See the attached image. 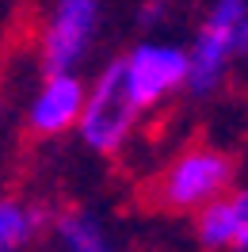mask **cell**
Wrapping results in <instances>:
<instances>
[{
    "instance_id": "cell-8",
    "label": "cell",
    "mask_w": 248,
    "mask_h": 252,
    "mask_svg": "<svg viewBox=\"0 0 248 252\" xmlns=\"http://www.w3.org/2000/svg\"><path fill=\"white\" fill-rule=\"evenodd\" d=\"M54 252H111L107 221L92 206H62L46 221Z\"/></svg>"
},
{
    "instance_id": "cell-10",
    "label": "cell",
    "mask_w": 248,
    "mask_h": 252,
    "mask_svg": "<svg viewBox=\"0 0 248 252\" xmlns=\"http://www.w3.org/2000/svg\"><path fill=\"white\" fill-rule=\"evenodd\" d=\"M237 58H248V12L241 19V27H237Z\"/></svg>"
},
{
    "instance_id": "cell-3",
    "label": "cell",
    "mask_w": 248,
    "mask_h": 252,
    "mask_svg": "<svg viewBox=\"0 0 248 252\" xmlns=\"http://www.w3.org/2000/svg\"><path fill=\"white\" fill-rule=\"evenodd\" d=\"M141 123H145V119H141L138 111H134V103L126 99L115 62H107L95 73V80L84 84V107H80L77 138L84 142L88 153L115 160L130 149V142L138 138Z\"/></svg>"
},
{
    "instance_id": "cell-5",
    "label": "cell",
    "mask_w": 248,
    "mask_h": 252,
    "mask_svg": "<svg viewBox=\"0 0 248 252\" xmlns=\"http://www.w3.org/2000/svg\"><path fill=\"white\" fill-rule=\"evenodd\" d=\"M103 23V0H50L38 27V62L46 73H77Z\"/></svg>"
},
{
    "instance_id": "cell-2",
    "label": "cell",
    "mask_w": 248,
    "mask_h": 252,
    "mask_svg": "<svg viewBox=\"0 0 248 252\" xmlns=\"http://www.w3.org/2000/svg\"><path fill=\"white\" fill-rule=\"evenodd\" d=\"M126 99L141 119H153L187 92V50L180 42L145 38L115 58Z\"/></svg>"
},
{
    "instance_id": "cell-11",
    "label": "cell",
    "mask_w": 248,
    "mask_h": 252,
    "mask_svg": "<svg viewBox=\"0 0 248 252\" xmlns=\"http://www.w3.org/2000/svg\"><path fill=\"white\" fill-rule=\"evenodd\" d=\"M0 107H4V95H0Z\"/></svg>"
},
{
    "instance_id": "cell-6",
    "label": "cell",
    "mask_w": 248,
    "mask_h": 252,
    "mask_svg": "<svg viewBox=\"0 0 248 252\" xmlns=\"http://www.w3.org/2000/svg\"><path fill=\"white\" fill-rule=\"evenodd\" d=\"M84 84L80 73H46L27 95L23 126L34 142H58L65 134H77L80 107H84Z\"/></svg>"
},
{
    "instance_id": "cell-7",
    "label": "cell",
    "mask_w": 248,
    "mask_h": 252,
    "mask_svg": "<svg viewBox=\"0 0 248 252\" xmlns=\"http://www.w3.org/2000/svg\"><path fill=\"white\" fill-rule=\"evenodd\" d=\"M195 237L206 252H248V188H229L195 214Z\"/></svg>"
},
{
    "instance_id": "cell-12",
    "label": "cell",
    "mask_w": 248,
    "mask_h": 252,
    "mask_svg": "<svg viewBox=\"0 0 248 252\" xmlns=\"http://www.w3.org/2000/svg\"><path fill=\"white\" fill-rule=\"evenodd\" d=\"M111 252H115V249H111Z\"/></svg>"
},
{
    "instance_id": "cell-1",
    "label": "cell",
    "mask_w": 248,
    "mask_h": 252,
    "mask_svg": "<svg viewBox=\"0 0 248 252\" xmlns=\"http://www.w3.org/2000/svg\"><path fill=\"white\" fill-rule=\"evenodd\" d=\"M237 188V160L210 142H191L176 149L153 176V203L168 214H199L202 206Z\"/></svg>"
},
{
    "instance_id": "cell-9",
    "label": "cell",
    "mask_w": 248,
    "mask_h": 252,
    "mask_svg": "<svg viewBox=\"0 0 248 252\" xmlns=\"http://www.w3.org/2000/svg\"><path fill=\"white\" fill-rule=\"evenodd\" d=\"M50 210L27 195H0V252H31L46 237Z\"/></svg>"
},
{
    "instance_id": "cell-4",
    "label": "cell",
    "mask_w": 248,
    "mask_h": 252,
    "mask_svg": "<svg viewBox=\"0 0 248 252\" xmlns=\"http://www.w3.org/2000/svg\"><path fill=\"white\" fill-rule=\"evenodd\" d=\"M248 12V0H210V8L202 12L195 38L187 50V92L195 99L214 95L233 62H237V27Z\"/></svg>"
}]
</instances>
